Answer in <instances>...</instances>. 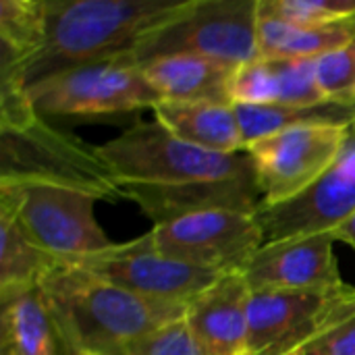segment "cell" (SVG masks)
<instances>
[{
	"label": "cell",
	"mask_w": 355,
	"mask_h": 355,
	"mask_svg": "<svg viewBox=\"0 0 355 355\" xmlns=\"http://www.w3.org/2000/svg\"><path fill=\"white\" fill-rule=\"evenodd\" d=\"M71 264H79L141 297L168 304H189L220 277L164 256L156 250L150 233L127 243H112L108 250Z\"/></svg>",
	"instance_id": "10"
},
{
	"label": "cell",
	"mask_w": 355,
	"mask_h": 355,
	"mask_svg": "<svg viewBox=\"0 0 355 355\" xmlns=\"http://www.w3.org/2000/svg\"><path fill=\"white\" fill-rule=\"evenodd\" d=\"M318 60V58H316ZM316 60L254 58L235 69L229 85L233 104H324L316 81Z\"/></svg>",
	"instance_id": "16"
},
{
	"label": "cell",
	"mask_w": 355,
	"mask_h": 355,
	"mask_svg": "<svg viewBox=\"0 0 355 355\" xmlns=\"http://www.w3.org/2000/svg\"><path fill=\"white\" fill-rule=\"evenodd\" d=\"M125 355H206L193 339L185 316L160 327L141 341H137Z\"/></svg>",
	"instance_id": "27"
},
{
	"label": "cell",
	"mask_w": 355,
	"mask_h": 355,
	"mask_svg": "<svg viewBox=\"0 0 355 355\" xmlns=\"http://www.w3.org/2000/svg\"><path fill=\"white\" fill-rule=\"evenodd\" d=\"M46 0H2L0 2V71L25 79L27 64L46 42Z\"/></svg>",
	"instance_id": "22"
},
{
	"label": "cell",
	"mask_w": 355,
	"mask_h": 355,
	"mask_svg": "<svg viewBox=\"0 0 355 355\" xmlns=\"http://www.w3.org/2000/svg\"><path fill=\"white\" fill-rule=\"evenodd\" d=\"M316 81L327 102L355 108V35L316 60Z\"/></svg>",
	"instance_id": "26"
},
{
	"label": "cell",
	"mask_w": 355,
	"mask_h": 355,
	"mask_svg": "<svg viewBox=\"0 0 355 355\" xmlns=\"http://www.w3.org/2000/svg\"><path fill=\"white\" fill-rule=\"evenodd\" d=\"M333 233H312L264 243L243 270L252 291L341 289Z\"/></svg>",
	"instance_id": "13"
},
{
	"label": "cell",
	"mask_w": 355,
	"mask_h": 355,
	"mask_svg": "<svg viewBox=\"0 0 355 355\" xmlns=\"http://www.w3.org/2000/svg\"><path fill=\"white\" fill-rule=\"evenodd\" d=\"M258 12L297 27H327L355 19V0H258Z\"/></svg>",
	"instance_id": "25"
},
{
	"label": "cell",
	"mask_w": 355,
	"mask_h": 355,
	"mask_svg": "<svg viewBox=\"0 0 355 355\" xmlns=\"http://www.w3.org/2000/svg\"><path fill=\"white\" fill-rule=\"evenodd\" d=\"M0 181L58 185L98 200L119 196L98 150L50 127L42 116L19 129H0Z\"/></svg>",
	"instance_id": "5"
},
{
	"label": "cell",
	"mask_w": 355,
	"mask_h": 355,
	"mask_svg": "<svg viewBox=\"0 0 355 355\" xmlns=\"http://www.w3.org/2000/svg\"><path fill=\"white\" fill-rule=\"evenodd\" d=\"M0 302L37 289L42 279L58 264L40 250L19 227L12 214L0 210Z\"/></svg>",
	"instance_id": "23"
},
{
	"label": "cell",
	"mask_w": 355,
	"mask_h": 355,
	"mask_svg": "<svg viewBox=\"0 0 355 355\" xmlns=\"http://www.w3.org/2000/svg\"><path fill=\"white\" fill-rule=\"evenodd\" d=\"M154 119L179 139L220 154L245 152L235 104L231 102H181L160 100Z\"/></svg>",
	"instance_id": "17"
},
{
	"label": "cell",
	"mask_w": 355,
	"mask_h": 355,
	"mask_svg": "<svg viewBox=\"0 0 355 355\" xmlns=\"http://www.w3.org/2000/svg\"><path fill=\"white\" fill-rule=\"evenodd\" d=\"M58 349L62 345L40 287L2 302V355H58Z\"/></svg>",
	"instance_id": "19"
},
{
	"label": "cell",
	"mask_w": 355,
	"mask_h": 355,
	"mask_svg": "<svg viewBox=\"0 0 355 355\" xmlns=\"http://www.w3.org/2000/svg\"><path fill=\"white\" fill-rule=\"evenodd\" d=\"M40 291L69 355H125L150 333L185 316L187 308L141 297L71 262H58Z\"/></svg>",
	"instance_id": "1"
},
{
	"label": "cell",
	"mask_w": 355,
	"mask_h": 355,
	"mask_svg": "<svg viewBox=\"0 0 355 355\" xmlns=\"http://www.w3.org/2000/svg\"><path fill=\"white\" fill-rule=\"evenodd\" d=\"M150 237L164 256L216 272H243L266 243L258 212L206 210L154 225Z\"/></svg>",
	"instance_id": "8"
},
{
	"label": "cell",
	"mask_w": 355,
	"mask_h": 355,
	"mask_svg": "<svg viewBox=\"0 0 355 355\" xmlns=\"http://www.w3.org/2000/svg\"><path fill=\"white\" fill-rule=\"evenodd\" d=\"M355 212V125L333 166L297 198L258 208L264 239L281 241L297 235L331 233Z\"/></svg>",
	"instance_id": "11"
},
{
	"label": "cell",
	"mask_w": 355,
	"mask_h": 355,
	"mask_svg": "<svg viewBox=\"0 0 355 355\" xmlns=\"http://www.w3.org/2000/svg\"><path fill=\"white\" fill-rule=\"evenodd\" d=\"M81 355H100V354H81Z\"/></svg>",
	"instance_id": "29"
},
{
	"label": "cell",
	"mask_w": 355,
	"mask_h": 355,
	"mask_svg": "<svg viewBox=\"0 0 355 355\" xmlns=\"http://www.w3.org/2000/svg\"><path fill=\"white\" fill-rule=\"evenodd\" d=\"M119 196L135 202L148 218L158 223H166L179 216H187L193 212L206 210H241V212H258L262 206V196L256 183V173L225 179V181H206V183H189L175 187H121Z\"/></svg>",
	"instance_id": "15"
},
{
	"label": "cell",
	"mask_w": 355,
	"mask_h": 355,
	"mask_svg": "<svg viewBox=\"0 0 355 355\" xmlns=\"http://www.w3.org/2000/svg\"><path fill=\"white\" fill-rule=\"evenodd\" d=\"M96 196L69 187L0 181V210L58 262H79L112 245L96 220Z\"/></svg>",
	"instance_id": "6"
},
{
	"label": "cell",
	"mask_w": 355,
	"mask_h": 355,
	"mask_svg": "<svg viewBox=\"0 0 355 355\" xmlns=\"http://www.w3.org/2000/svg\"><path fill=\"white\" fill-rule=\"evenodd\" d=\"M347 289L252 291L248 355L289 354L329 318Z\"/></svg>",
	"instance_id": "12"
},
{
	"label": "cell",
	"mask_w": 355,
	"mask_h": 355,
	"mask_svg": "<svg viewBox=\"0 0 355 355\" xmlns=\"http://www.w3.org/2000/svg\"><path fill=\"white\" fill-rule=\"evenodd\" d=\"M35 112L44 116H98L154 108L160 96L131 56L73 67L27 87Z\"/></svg>",
	"instance_id": "7"
},
{
	"label": "cell",
	"mask_w": 355,
	"mask_h": 355,
	"mask_svg": "<svg viewBox=\"0 0 355 355\" xmlns=\"http://www.w3.org/2000/svg\"><path fill=\"white\" fill-rule=\"evenodd\" d=\"M354 125H302L245 148L262 206L285 204L312 187L339 158Z\"/></svg>",
	"instance_id": "9"
},
{
	"label": "cell",
	"mask_w": 355,
	"mask_h": 355,
	"mask_svg": "<svg viewBox=\"0 0 355 355\" xmlns=\"http://www.w3.org/2000/svg\"><path fill=\"white\" fill-rule=\"evenodd\" d=\"M139 67L160 100L231 102L229 85L237 69L235 64L204 56L177 54L154 58Z\"/></svg>",
	"instance_id": "18"
},
{
	"label": "cell",
	"mask_w": 355,
	"mask_h": 355,
	"mask_svg": "<svg viewBox=\"0 0 355 355\" xmlns=\"http://www.w3.org/2000/svg\"><path fill=\"white\" fill-rule=\"evenodd\" d=\"M355 35V19L327 27H297L258 12V56L316 60Z\"/></svg>",
	"instance_id": "20"
},
{
	"label": "cell",
	"mask_w": 355,
	"mask_h": 355,
	"mask_svg": "<svg viewBox=\"0 0 355 355\" xmlns=\"http://www.w3.org/2000/svg\"><path fill=\"white\" fill-rule=\"evenodd\" d=\"M204 56L229 64L258 58V0H187L129 54L135 64L162 56Z\"/></svg>",
	"instance_id": "4"
},
{
	"label": "cell",
	"mask_w": 355,
	"mask_h": 355,
	"mask_svg": "<svg viewBox=\"0 0 355 355\" xmlns=\"http://www.w3.org/2000/svg\"><path fill=\"white\" fill-rule=\"evenodd\" d=\"M187 0H54L46 42L25 69L27 87L60 71L127 56Z\"/></svg>",
	"instance_id": "2"
},
{
	"label": "cell",
	"mask_w": 355,
	"mask_h": 355,
	"mask_svg": "<svg viewBox=\"0 0 355 355\" xmlns=\"http://www.w3.org/2000/svg\"><path fill=\"white\" fill-rule=\"evenodd\" d=\"M250 283L243 272L220 275L185 308V322L206 355H248Z\"/></svg>",
	"instance_id": "14"
},
{
	"label": "cell",
	"mask_w": 355,
	"mask_h": 355,
	"mask_svg": "<svg viewBox=\"0 0 355 355\" xmlns=\"http://www.w3.org/2000/svg\"><path fill=\"white\" fill-rule=\"evenodd\" d=\"M243 146H252L272 133L302 125H355L354 106L333 102L316 106L291 104H235Z\"/></svg>",
	"instance_id": "21"
},
{
	"label": "cell",
	"mask_w": 355,
	"mask_h": 355,
	"mask_svg": "<svg viewBox=\"0 0 355 355\" xmlns=\"http://www.w3.org/2000/svg\"><path fill=\"white\" fill-rule=\"evenodd\" d=\"M331 233H333L335 241H343V243L352 245L355 250V212L347 220H343L339 227H335Z\"/></svg>",
	"instance_id": "28"
},
{
	"label": "cell",
	"mask_w": 355,
	"mask_h": 355,
	"mask_svg": "<svg viewBox=\"0 0 355 355\" xmlns=\"http://www.w3.org/2000/svg\"><path fill=\"white\" fill-rule=\"evenodd\" d=\"M285 355H355V287L337 302L329 318Z\"/></svg>",
	"instance_id": "24"
},
{
	"label": "cell",
	"mask_w": 355,
	"mask_h": 355,
	"mask_svg": "<svg viewBox=\"0 0 355 355\" xmlns=\"http://www.w3.org/2000/svg\"><path fill=\"white\" fill-rule=\"evenodd\" d=\"M116 187H175L254 175L248 152L220 154L191 146L156 119L137 121L119 137L96 148Z\"/></svg>",
	"instance_id": "3"
}]
</instances>
